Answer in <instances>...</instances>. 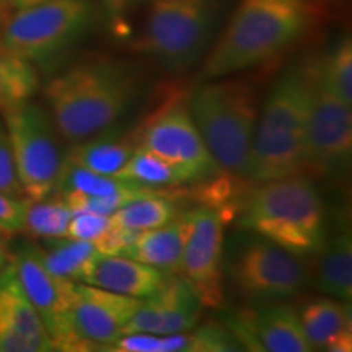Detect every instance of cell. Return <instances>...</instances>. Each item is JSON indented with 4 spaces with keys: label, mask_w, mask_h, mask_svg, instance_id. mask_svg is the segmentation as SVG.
I'll list each match as a JSON object with an SVG mask.
<instances>
[{
    "label": "cell",
    "mask_w": 352,
    "mask_h": 352,
    "mask_svg": "<svg viewBox=\"0 0 352 352\" xmlns=\"http://www.w3.org/2000/svg\"><path fill=\"white\" fill-rule=\"evenodd\" d=\"M139 16L127 0H107L114 33L131 51L179 72L208 50L219 19L217 0H139Z\"/></svg>",
    "instance_id": "1"
},
{
    "label": "cell",
    "mask_w": 352,
    "mask_h": 352,
    "mask_svg": "<svg viewBox=\"0 0 352 352\" xmlns=\"http://www.w3.org/2000/svg\"><path fill=\"white\" fill-rule=\"evenodd\" d=\"M44 95L57 134L76 144L116 124L138 100L139 83L126 65L96 57L51 78Z\"/></svg>",
    "instance_id": "2"
},
{
    "label": "cell",
    "mask_w": 352,
    "mask_h": 352,
    "mask_svg": "<svg viewBox=\"0 0 352 352\" xmlns=\"http://www.w3.org/2000/svg\"><path fill=\"white\" fill-rule=\"evenodd\" d=\"M316 20L310 0H241L206 57L197 82L258 67L298 41Z\"/></svg>",
    "instance_id": "3"
},
{
    "label": "cell",
    "mask_w": 352,
    "mask_h": 352,
    "mask_svg": "<svg viewBox=\"0 0 352 352\" xmlns=\"http://www.w3.org/2000/svg\"><path fill=\"white\" fill-rule=\"evenodd\" d=\"M239 227L298 258L315 256L327 241V214L320 192L303 175L261 183L239 209Z\"/></svg>",
    "instance_id": "4"
},
{
    "label": "cell",
    "mask_w": 352,
    "mask_h": 352,
    "mask_svg": "<svg viewBox=\"0 0 352 352\" xmlns=\"http://www.w3.org/2000/svg\"><path fill=\"white\" fill-rule=\"evenodd\" d=\"M188 109L222 171L246 178L259 114L256 87L232 76L199 82Z\"/></svg>",
    "instance_id": "5"
},
{
    "label": "cell",
    "mask_w": 352,
    "mask_h": 352,
    "mask_svg": "<svg viewBox=\"0 0 352 352\" xmlns=\"http://www.w3.org/2000/svg\"><path fill=\"white\" fill-rule=\"evenodd\" d=\"M96 10L90 0H50L16 8L2 26L8 50L32 64H47L90 32Z\"/></svg>",
    "instance_id": "6"
},
{
    "label": "cell",
    "mask_w": 352,
    "mask_h": 352,
    "mask_svg": "<svg viewBox=\"0 0 352 352\" xmlns=\"http://www.w3.org/2000/svg\"><path fill=\"white\" fill-rule=\"evenodd\" d=\"M2 116L23 195L32 201L46 199L54 191L64 160L51 114L30 100Z\"/></svg>",
    "instance_id": "7"
},
{
    "label": "cell",
    "mask_w": 352,
    "mask_h": 352,
    "mask_svg": "<svg viewBox=\"0 0 352 352\" xmlns=\"http://www.w3.org/2000/svg\"><path fill=\"white\" fill-rule=\"evenodd\" d=\"M233 283L254 302H280L302 292L308 271L302 258L263 236L240 246L228 264Z\"/></svg>",
    "instance_id": "8"
},
{
    "label": "cell",
    "mask_w": 352,
    "mask_h": 352,
    "mask_svg": "<svg viewBox=\"0 0 352 352\" xmlns=\"http://www.w3.org/2000/svg\"><path fill=\"white\" fill-rule=\"evenodd\" d=\"M307 173L320 178H344L352 157V107L338 100L318 78L307 121Z\"/></svg>",
    "instance_id": "9"
},
{
    "label": "cell",
    "mask_w": 352,
    "mask_h": 352,
    "mask_svg": "<svg viewBox=\"0 0 352 352\" xmlns=\"http://www.w3.org/2000/svg\"><path fill=\"white\" fill-rule=\"evenodd\" d=\"M21 287L38 311L56 351L70 352L67 324L69 308L76 296L77 283L56 276L47 270L39 252V245L26 241L12 254Z\"/></svg>",
    "instance_id": "10"
},
{
    "label": "cell",
    "mask_w": 352,
    "mask_h": 352,
    "mask_svg": "<svg viewBox=\"0 0 352 352\" xmlns=\"http://www.w3.org/2000/svg\"><path fill=\"white\" fill-rule=\"evenodd\" d=\"M140 298L77 283L67 314L70 351H103L124 334Z\"/></svg>",
    "instance_id": "11"
},
{
    "label": "cell",
    "mask_w": 352,
    "mask_h": 352,
    "mask_svg": "<svg viewBox=\"0 0 352 352\" xmlns=\"http://www.w3.org/2000/svg\"><path fill=\"white\" fill-rule=\"evenodd\" d=\"M176 274L191 284L204 307L223 303V220L214 208L191 210V230Z\"/></svg>",
    "instance_id": "12"
},
{
    "label": "cell",
    "mask_w": 352,
    "mask_h": 352,
    "mask_svg": "<svg viewBox=\"0 0 352 352\" xmlns=\"http://www.w3.org/2000/svg\"><path fill=\"white\" fill-rule=\"evenodd\" d=\"M139 138L138 147L195 170L201 179L212 178L222 171L206 147L191 113L182 101H175L152 114Z\"/></svg>",
    "instance_id": "13"
},
{
    "label": "cell",
    "mask_w": 352,
    "mask_h": 352,
    "mask_svg": "<svg viewBox=\"0 0 352 352\" xmlns=\"http://www.w3.org/2000/svg\"><path fill=\"white\" fill-rule=\"evenodd\" d=\"M199 297L182 276L166 274L152 296L140 298L124 334L148 333L157 336L184 333L197 327L202 316Z\"/></svg>",
    "instance_id": "14"
},
{
    "label": "cell",
    "mask_w": 352,
    "mask_h": 352,
    "mask_svg": "<svg viewBox=\"0 0 352 352\" xmlns=\"http://www.w3.org/2000/svg\"><path fill=\"white\" fill-rule=\"evenodd\" d=\"M315 82L316 60H305L285 70L259 109L254 134L277 138L305 134Z\"/></svg>",
    "instance_id": "15"
},
{
    "label": "cell",
    "mask_w": 352,
    "mask_h": 352,
    "mask_svg": "<svg viewBox=\"0 0 352 352\" xmlns=\"http://www.w3.org/2000/svg\"><path fill=\"white\" fill-rule=\"evenodd\" d=\"M227 328L241 349L267 352H311L310 341L292 308L264 305L240 311L227 321Z\"/></svg>",
    "instance_id": "16"
},
{
    "label": "cell",
    "mask_w": 352,
    "mask_h": 352,
    "mask_svg": "<svg viewBox=\"0 0 352 352\" xmlns=\"http://www.w3.org/2000/svg\"><path fill=\"white\" fill-rule=\"evenodd\" d=\"M166 272L122 254L96 253L83 284L121 294V296L145 298L160 287Z\"/></svg>",
    "instance_id": "17"
},
{
    "label": "cell",
    "mask_w": 352,
    "mask_h": 352,
    "mask_svg": "<svg viewBox=\"0 0 352 352\" xmlns=\"http://www.w3.org/2000/svg\"><path fill=\"white\" fill-rule=\"evenodd\" d=\"M191 230V212L176 215L165 226L139 232L122 256L132 258L155 270L176 274L184 245Z\"/></svg>",
    "instance_id": "18"
},
{
    "label": "cell",
    "mask_w": 352,
    "mask_h": 352,
    "mask_svg": "<svg viewBox=\"0 0 352 352\" xmlns=\"http://www.w3.org/2000/svg\"><path fill=\"white\" fill-rule=\"evenodd\" d=\"M298 320L314 351H352L351 308L346 302L331 297L316 298L302 308Z\"/></svg>",
    "instance_id": "19"
},
{
    "label": "cell",
    "mask_w": 352,
    "mask_h": 352,
    "mask_svg": "<svg viewBox=\"0 0 352 352\" xmlns=\"http://www.w3.org/2000/svg\"><path fill=\"white\" fill-rule=\"evenodd\" d=\"M0 331L16 333L56 351L38 311L21 287L12 258L0 272Z\"/></svg>",
    "instance_id": "20"
},
{
    "label": "cell",
    "mask_w": 352,
    "mask_h": 352,
    "mask_svg": "<svg viewBox=\"0 0 352 352\" xmlns=\"http://www.w3.org/2000/svg\"><path fill=\"white\" fill-rule=\"evenodd\" d=\"M315 287L324 296L351 302L352 298V240L346 232L324 241L320 252Z\"/></svg>",
    "instance_id": "21"
},
{
    "label": "cell",
    "mask_w": 352,
    "mask_h": 352,
    "mask_svg": "<svg viewBox=\"0 0 352 352\" xmlns=\"http://www.w3.org/2000/svg\"><path fill=\"white\" fill-rule=\"evenodd\" d=\"M114 176L157 189L201 182V176L195 170L142 147L135 148L129 160Z\"/></svg>",
    "instance_id": "22"
},
{
    "label": "cell",
    "mask_w": 352,
    "mask_h": 352,
    "mask_svg": "<svg viewBox=\"0 0 352 352\" xmlns=\"http://www.w3.org/2000/svg\"><path fill=\"white\" fill-rule=\"evenodd\" d=\"M138 148V139L127 138H95L76 142L65 153L64 160L83 166L96 173L116 175Z\"/></svg>",
    "instance_id": "23"
},
{
    "label": "cell",
    "mask_w": 352,
    "mask_h": 352,
    "mask_svg": "<svg viewBox=\"0 0 352 352\" xmlns=\"http://www.w3.org/2000/svg\"><path fill=\"white\" fill-rule=\"evenodd\" d=\"M38 87L39 76L34 64L0 41V113L10 111L32 100Z\"/></svg>",
    "instance_id": "24"
},
{
    "label": "cell",
    "mask_w": 352,
    "mask_h": 352,
    "mask_svg": "<svg viewBox=\"0 0 352 352\" xmlns=\"http://www.w3.org/2000/svg\"><path fill=\"white\" fill-rule=\"evenodd\" d=\"M44 243L39 245L41 258L47 270L56 276L72 280V283H83L91 261L96 256L94 241L67 239H43Z\"/></svg>",
    "instance_id": "25"
},
{
    "label": "cell",
    "mask_w": 352,
    "mask_h": 352,
    "mask_svg": "<svg viewBox=\"0 0 352 352\" xmlns=\"http://www.w3.org/2000/svg\"><path fill=\"white\" fill-rule=\"evenodd\" d=\"M176 217L173 201L164 196V192H152L135 197L109 215L111 226L127 228V230L144 232L148 228L165 226Z\"/></svg>",
    "instance_id": "26"
},
{
    "label": "cell",
    "mask_w": 352,
    "mask_h": 352,
    "mask_svg": "<svg viewBox=\"0 0 352 352\" xmlns=\"http://www.w3.org/2000/svg\"><path fill=\"white\" fill-rule=\"evenodd\" d=\"M140 186H145V184L131 182V179L118 178V176L113 175L96 173V171H91L88 168H83V166L69 164V162L63 160V166H60L54 189L59 195L76 191L85 192V195L91 196H107L129 191V189H135Z\"/></svg>",
    "instance_id": "27"
},
{
    "label": "cell",
    "mask_w": 352,
    "mask_h": 352,
    "mask_svg": "<svg viewBox=\"0 0 352 352\" xmlns=\"http://www.w3.org/2000/svg\"><path fill=\"white\" fill-rule=\"evenodd\" d=\"M162 338V352H226L240 351L241 346L227 327L208 323L189 331Z\"/></svg>",
    "instance_id": "28"
},
{
    "label": "cell",
    "mask_w": 352,
    "mask_h": 352,
    "mask_svg": "<svg viewBox=\"0 0 352 352\" xmlns=\"http://www.w3.org/2000/svg\"><path fill=\"white\" fill-rule=\"evenodd\" d=\"M318 78L327 90L352 107V43L341 39L328 56L318 59Z\"/></svg>",
    "instance_id": "29"
},
{
    "label": "cell",
    "mask_w": 352,
    "mask_h": 352,
    "mask_svg": "<svg viewBox=\"0 0 352 352\" xmlns=\"http://www.w3.org/2000/svg\"><path fill=\"white\" fill-rule=\"evenodd\" d=\"M74 212L63 199L32 201L28 199L25 212L23 232L36 239H59L65 236Z\"/></svg>",
    "instance_id": "30"
},
{
    "label": "cell",
    "mask_w": 352,
    "mask_h": 352,
    "mask_svg": "<svg viewBox=\"0 0 352 352\" xmlns=\"http://www.w3.org/2000/svg\"><path fill=\"white\" fill-rule=\"evenodd\" d=\"M111 226L109 215L95 212H74L70 219L65 236L76 240L95 241L107 228Z\"/></svg>",
    "instance_id": "31"
},
{
    "label": "cell",
    "mask_w": 352,
    "mask_h": 352,
    "mask_svg": "<svg viewBox=\"0 0 352 352\" xmlns=\"http://www.w3.org/2000/svg\"><path fill=\"white\" fill-rule=\"evenodd\" d=\"M26 206L28 199L0 191V232L6 235L23 232Z\"/></svg>",
    "instance_id": "32"
},
{
    "label": "cell",
    "mask_w": 352,
    "mask_h": 352,
    "mask_svg": "<svg viewBox=\"0 0 352 352\" xmlns=\"http://www.w3.org/2000/svg\"><path fill=\"white\" fill-rule=\"evenodd\" d=\"M0 191L16 197L23 195V189L16 178L15 166H13L10 142H8L7 129L2 120H0Z\"/></svg>",
    "instance_id": "33"
},
{
    "label": "cell",
    "mask_w": 352,
    "mask_h": 352,
    "mask_svg": "<svg viewBox=\"0 0 352 352\" xmlns=\"http://www.w3.org/2000/svg\"><path fill=\"white\" fill-rule=\"evenodd\" d=\"M109 352H162V338L148 333H127L104 347Z\"/></svg>",
    "instance_id": "34"
},
{
    "label": "cell",
    "mask_w": 352,
    "mask_h": 352,
    "mask_svg": "<svg viewBox=\"0 0 352 352\" xmlns=\"http://www.w3.org/2000/svg\"><path fill=\"white\" fill-rule=\"evenodd\" d=\"M139 232L127 230V228L109 226L101 235L94 241L95 250L100 254H122L124 250L134 241Z\"/></svg>",
    "instance_id": "35"
},
{
    "label": "cell",
    "mask_w": 352,
    "mask_h": 352,
    "mask_svg": "<svg viewBox=\"0 0 352 352\" xmlns=\"http://www.w3.org/2000/svg\"><path fill=\"white\" fill-rule=\"evenodd\" d=\"M0 352H50V349L21 334L0 331Z\"/></svg>",
    "instance_id": "36"
},
{
    "label": "cell",
    "mask_w": 352,
    "mask_h": 352,
    "mask_svg": "<svg viewBox=\"0 0 352 352\" xmlns=\"http://www.w3.org/2000/svg\"><path fill=\"white\" fill-rule=\"evenodd\" d=\"M12 7L15 8H23V7H30V6H36V3H43V2H50V0H8Z\"/></svg>",
    "instance_id": "37"
},
{
    "label": "cell",
    "mask_w": 352,
    "mask_h": 352,
    "mask_svg": "<svg viewBox=\"0 0 352 352\" xmlns=\"http://www.w3.org/2000/svg\"><path fill=\"white\" fill-rule=\"evenodd\" d=\"M10 258L12 256H10V254H8L6 246L0 243V272H2V270L7 266L8 263H10Z\"/></svg>",
    "instance_id": "38"
},
{
    "label": "cell",
    "mask_w": 352,
    "mask_h": 352,
    "mask_svg": "<svg viewBox=\"0 0 352 352\" xmlns=\"http://www.w3.org/2000/svg\"><path fill=\"white\" fill-rule=\"evenodd\" d=\"M0 233H2V232H0Z\"/></svg>",
    "instance_id": "39"
}]
</instances>
